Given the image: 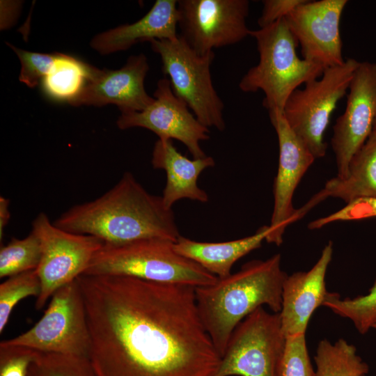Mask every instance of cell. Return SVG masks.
Listing matches in <instances>:
<instances>
[{
  "instance_id": "1",
  "label": "cell",
  "mask_w": 376,
  "mask_h": 376,
  "mask_svg": "<svg viewBox=\"0 0 376 376\" xmlns=\"http://www.w3.org/2000/svg\"><path fill=\"white\" fill-rule=\"evenodd\" d=\"M97 376H215L221 356L195 287L116 275L77 279Z\"/></svg>"
},
{
  "instance_id": "2",
  "label": "cell",
  "mask_w": 376,
  "mask_h": 376,
  "mask_svg": "<svg viewBox=\"0 0 376 376\" xmlns=\"http://www.w3.org/2000/svg\"><path fill=\"white\" fill-rule=\"evenodd\" d=\"M54 225L73 233L89 235L106 244H123L158 237L175 242L180 236L172 209L149 193L130 172L101 196L77 204Z\"/></svg>"
},
{
  "instance_id": "3",
  "label": "cell",
  "mask_w": 376,
  "mask_h": 376,
  "mask_svg": "<svg viewBox=\"0 0 376 376\" xmlns=\"http://www.w3.org/2000/svg\"><path fill=\"white\" fill-rule=\"evenodd\" d=\"M286 276L277 253L247 262L235 273L195 288L199 318L221 357L234 329L246 316L263 306L273 313L281 311Z\"/></svg>"
},
{
  "instance_id": "4",
  "label": "cell",
  "mask_w": 376,
  "mask_h": 376,
  "mask_svg": "<svg viewBox=\"0 0 376 376\" xmlns=\"http://www.w3.org/2000/svg\"><path fill=\"white\" fill-rule=\"evenodd\" d=\"M249 36L256 41L259 61L242 77L239 88L244 93L261 91L265 95L263 105L268 111H283L293 91L319 78L325 69L298 56L297 41L285 18L251 30Z\"/></svg>"
},
{
  "instance_id": "5",
  "label": "cell",
  "mask_w": 376,
  "mask_h": 376,
  "mask_svg": "<svg viewBox=\"0 0 376 376\" xmlns=\"http://www.w3.org/2000/svg\"><path fill=\"white\" fill-rule=\"evenodd\" d=\"M174 243L158 237L117 244L104 243L84 274L127 276L195 288L217 281V276L177 253Z\"/></svg>"
},
{
  "instance_id": "6",
  "label": "cell",
  "mask_w": 376,
  "mask_h": 376,
  "mask_svg": "<svg viewBox=\"0 0 376 376\" xmlns=\"http://www.w3.org/2000/svg\"><path fill=\"white\" fill-rule=\"evenodd\" d=\"M151 49L161 58L173 93L205 127L223 131L224 104L212 84L214 52L200 55L179 36L174 40H152Z\"/></svg>"
},
{
  "instance_id": "7",
  "label": "cell",
  "mask_w": 376,
  "mask_h": 376,
  "mask_svg": "<svg viewBox=\"0 0 376 376\" xmlns=\"http://www.w3.org/2000/svg\"><path fill=\"white\" fill-rule=\"evenodd\" d=\"M359 63L349 58L342 65L326 68L319 78L293 91L285 103L286 121L315 159L326 154L324 133L331 116L347 93Z\"/></svg>"
},
{
  "instance_id": "8",
  "label": "cell",
  "mask_w": 376,
  "mask_h": 376,
  "mask_svg": "<svg viewBox=\"0 0 376 376\" xmlns=\"http://www.w3.org/2000/svg\"><path fill=\"white\" fill-rule=\"evenodd\" d=\"M50 299L44 315L33 327L1 341L0 345L88 357L91 336L77 279L58 289Z\"/></svg>"
},
{
  "instance_id": "9",
  "label": "cell",
  "mask_w": 376,
  "mask_h": 376,
  "mask_svg": "<svg viewBox=\"0 0 376 376\" xmlns=\"http://www.w3.org/2000/svg\"><path fill=\"white\" fill-rule=\"evenodd\" d=\"M285 342L279 313L260 307L234 329L215 376H280Z\"/></svg>"
},
{
  "instance_id": "10",
  "label": "cell",
  "mask_w": 376,
  "mask_h": 376,
  "mask_svg": "<svg viewBox=\"0 0 376 376\" xmlns=\"http://www.w3.org/2000/svg\"><path fill=\"white\" fill-rule=\"evenodd\" d=\"M31 232L38 238L41 248L36 269L41 290L35 304L40 310L58 289L84 274L104 242L95 236L61 229L44 212L33 221Z\"/></svg>"
},
{
  "instance_id": "11",
  "label": "cell",
  "mask_w": 376,
  "mask_h": 376,
  "mask_svg": "<svg viewBox=\"0 0 376 376\" xmlns=\"http://www.w3.org/2000/svg\"><path fill=\"white\" fill-rule=\"evenodd\" d=\"M179 36L200 55L249 36L248 0H178Z\"/></svg>"
},
{
  "instance_id": "12",
  "label": "cell",
  "mask_w": 376,
  "mask_h": 376,
  "mask_svg": "<svg viewBox=\"0 0 376 376\" xmlns=\"http://www.w3.org/2000/svg\"><path fill=\"white\" fill-rule=\"evenodd\" d=\"M268 112L277 135L279 157L273 186L274 208L269 225L272 233L266 241L279 246L283 242L287 226L304 216L299 209L294 208L292 198L298 184L315 157L290 127L283 111Z\"/></svg>"
},
{
  "instance_id": "13",
  "label": "cell",
  "mask_w": 376,
  "mask_h": 376,
  "mask_svg": "<svg viewBox=\"0 0 376 376\" xmlns=\"http://www.w3.org/2000/svg\"><path fill=\"white\" fill-rule=\"evenodd\" d=\"M347 92L345 111L336 119L331 139L339 178L346 175L352 157L373 130L376 118V63H359Z\"/></svg>"
},
{
  "instance_id": "14",
  "label": "cell",
  "mask_w": 376,
  "mask_h": 376,
  "mask_svg": "<svg viewBox=\"0 0 376 376\" xmlns=\"http://www.w3.org/2000/svg\"><path fill=\"white\" fill-rule=\"evenodd\" d=\"M153 97L152 103L144 110L121 113L116 122L118 127L145 128L156 134L158 139L180 141L194 159L205 157L201 142L209 139V129L173 93L167 77L157 81Z\"/></svg>"
},
{
  "instance_id": "15",
  "label": "cell",
  "mask_w": 376,
  "mask_h": 376,
  "mask_svg": "<svg viewBox=\"0 0 376 376\" xmlns=\"http://www.w3.org/2000/svg\"><path fill=\"white\" fill-rule=\"evenodd\" d=\"M347 2L306 0L285 17L304 59L324 69L345 62L340 25Z\"/></svg>"
},
{
  "instance_id": "16",
  "label": "cell",
  "mask_w": 376,
  "mask_h": 376,
  "mask_svg": "<svg viewBox=\"0 0 376 376\" xmlns=\"http://www.w3.org/2000/svg\"><path fill=\"white\" fill-rule=\"evenodd\" d=\"M149 69L143 53L130 56L117 70L93 67L80 93L69 104L75 107L114 104L121 113L141 111L154 101L144 85Z\"/></svg>"
},
{
  "instance_id": "17",
  "label": "cell",
  "mask_w": 376,
  "mask_h": 376,
  "mask_svg": "<svg viewBox=\"0 0 376 376\" xmlns=\"http://www.w3.org/2000/svg\"><path fill=\"white\" fill-rule=\"evenodd\" d=\"M333 251V243L330 241L311 269L287 275L283 284L281 310L279 312L282 330L285 336L306 334L314 311L336 294L329 292L325 283Z\"/></svg>"
},
{
  "instance_id": "18",
  "label": "cell",
  "mask_w": 376,
  "mask_h": 376,
  "mask_svg": "<svg viewBox=\"0 0 376 376\" xmlns=\"http://www.w3.org/2000/svg\"><path fill=\"white\" fill-rule=\"evenodd\" d=\"M178 0H157L141 19L98 33L90 45L107 55L127 50L139 42L174 40L178 37Z\"/></svg>"
},
{
  "instance_id": "19",
  "label": "cell",
  "mask_w": 376,
  "mask_h": 376,
  "mask_svg": "<svg viewBox=\"0 0 376 376\" xmlns=\"http://www.w3.org/2000/svg\"><path fill=\"white\" fill-rule=\"evenodd\" d=\"M151 163L154 169L166 172L162 198L167 208L172 209L175 202L185 198L208 201L207 193L198 185V179L205 169L215 165L213 157L206 155L190 159L177 150L172 139H158L153 147Z\"/></svg>"
},
{
  "instance_id": "20",
  "label": "cell",
  "mask_w": 376,
  "mask_h": 376,
  "mask_svg": "<svg viewBox=\"0 0 376 376\" xmlns=\"http://www.w3.org/2000/svg\"><path fill=\"white\" fill-rule=\"evenodd\" d=\"M271 233L269 226H263L252 235L221 242H198L180 236L174 249L217 278H223L231 274L239 259L260 248Z\"/></svg>"
},
{
  "instance_id": "21",
  "label": "cell",
  "mask_w": 376,
  "mask_h": 376,
  "mask_svg": "<svg viewBox=\"0 0 376 376\" xmlns=\"http://www.w3.org/2000/svg\"><path fill=\"white\" fill-rule=\"evenodd\" d=\"M327 197L346 204L363 198H376V134H371L352 157L346 175L329 180L323 189L306 203L313 208Z\"/></svg>"
},
{
  "instance_id": "22",
  "label": "cell",
  "mask_w": 376,
  "mask_h": 376,
  "mask_svg": "<svg viewBox=\"0 0 376 376\" xmlns=\"http://www.w3.org/2000/svg\"><path fill=\"white\" fill-rule=\"evenodd\" d=\"M314 361L315 376H366L369 371L368 365L357 354V348L343 338L334 343L321 340Z\"/></svg>"
},
{
  "instance_id": "23",
  "label": "cell",
  "mask_w": 376,
  "mask_h": 376,
  "mask_svg": "<svg viewBox=\"0 0 376 376\" xmlns=\"http://www.w3.org/2000/svg\"><path fill=\"white\" fill-rule=\"evenodd\" d=\"M93 67L62 54L54 70L42 79L43 89L51 97L69 103L80 93Z\"/></svg>"
},
{
  "instance_id": "24",
  "label": "cell",
  "mask_w": 376,
  "mask_h": 376,
  "mask_svg": "<svg viewBox=\"0 0 376 376\" xmlns=\"http://www.w3.org/2000/svg\"><path fill=\"white\" fill-rule=\"evenodd\" d=\"M40 258V244L33 232L22 239L12 238L0 249V277H10L35 270Z\"/></svg>"
},
{
  "instance_id": "25",
  "label": "cell",
  "mask_w": 376,
  "mask_h": 376,
  "mask_svg": "<svg viewBox=\"0 0 376 376\" xmlns=\"http://www.w3.org/2000/svg\"><path fill=\"white\" fill-rule=\"evenodd\" d=\"M323 306L342 318L349 319L359 333L365 334L376 323V280L367 294L341 299L336 293Z\"/></svg>"
},
{
  "instance_id": "26",
  "label": "cell",
  "mask_w": 376,
  "mask_h": 376,
  "mask_svg": "<svg viewBox=\"0 0 376 376\" xmlns=\"http://www.w3.org/2000/svg\"><path fill=\"white\" fill-rule=\"evenodd\" d=\"M27 376H97L88 357L38 352Z\"/></svg>"
},
{
  "instance_id": "27",
  "label": "cell",
  "mask_w": 376,
  "mask_h": 376,
  "mask_svg": "<svg viewBox=\"0 0 376 376\" xmlns=\"http://www.w3.org/2000/svg\"><path fill=\"white\" fill-rule=\"evenodd\" d=\"M40 280L35 270L24 272L8 277L0 285V333L7 324L10 313L22 299L39 296Z\"/></svg>"
},
{
  "instance_id": "28",
  "label": "cell",
  "mask_w": 376,
  "mask_h": 376,
  "mask_svg": "<svg viewBox=\"0 0 376 376\" xmlns=\"http://www.w3.org/2000/svg\"><path fill=\"white\" fill-rule=\"evenodd\" d=\"M6 44L20 61L19 81L31 88L38 86L39 81L54 70L62 56V53L33 52L18 48L9 42Z\"/></svg>"
},
{
  "instance_id": "29",
  "label": "cell",
  "mask_w": 376,
  "mask_h": 376,
  "mask_svg": "<svg viewBox=\"0 0 376 376\" xmlns=\"http://www.w3.org/2000/svg\"><path fill=\"white\" fill-rule=\"evenodd\" d=\"M280 376H315L306 341V334L286 336Z\"/></svg>"
},
{
  "instance_id": "30",
  "label": "cell",
  "mask_w": 376,
  "mask_h": 376,
  "mask_svg": "<svg viewBox=\"0 0 376 376\" xmlns=\"http://www.w3.org/2000/svg\"><path fill=\"white\" fill-rule=\"evenodd\" d=\"M376 217V198L354 201L333 214L319 218L308 225L311 230L319 229L336 221H358Z\"/></svg>"
},
{
  "instance_id": "31",
  "label": "cell",
  "mask_w": 376,
  "mask_h": 376,
  "mask_svg": "<svg viewBox=\"0 0 376 376\" xmlns=\"http://www.w3.org/2000/svg\"><path fill=\"white\" fill-rule=\"evenodd\" d=\"M38 351L22 346L0 345V376H27Z\"/></svg>"
},
{
  "instance_id": "32",
  "label": "cell",
  "mask_w": 376,
  "mask_h": 376,
  "mask_svg": "<svg viewBox=\"0 0 376 376\" xmlns=\"http://www.w3.org/2000/svg\"><path fill=\"white\" fill-rule=\"evenodd\" d=\"M306 0H265L261 15L258 19L260 28L267 26L285 18Z\"/></svg>"
},
{
  "instance_id": "33",
  "label": "cell",
  "mask_w": 376,
  "mask_h": 376,
  "mask_svg": "<svg viewBox=\"0 0 376 376\" xmlns=\"http://www.w3.org/2000/svg\"><path fill=\"white\" fill-rule=\"evenodd\" d=\"M10 201L4 196L0 197V240L3 237L5 228L10 218Z\"/></svg>"
},
{
  "instance_id": "34",
  "label": "cell",
  "mask_w": 376,
  "mask_h": 376,
  "mask_svg": "<svg viewBox=\"0 0 376 376\" xmlns=\"http://www.w3.org/2000/svg\"><path fill=\"white\" fill-rule=\"evenodd\" d=\"M371 134H376V118H375V122H374V124H373V130H372Z\"/></svg>"
},
{
  "instance_id": "35",
  "label": "cell",
  "mask_w": 376,
  "mask_h": 376,
  "mask_svg": "<svg viewBox=\"0 0 376 376\" xmlns=\"http://www.w3.org/2000/svg\"><path fill=\"white\" fill-rule=\"evenodd\" d=\"M372 329H375L376 331V323L373 326Z\"/></svg>"
}]
</instances>
